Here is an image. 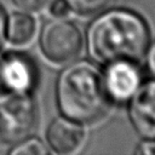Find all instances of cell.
Masks as SVG:
<instances>
[{
    "instance_id": "cell-13",
    "label": "cell",
    "mask_w": 155,
    "mask_h": 155,
    "mask_svg": "<svg viewBox=\"0 0 155 155\" xmlns=\"http://www.w3.org/2000/svg\"><path fill=\"white\" fill-rule=\"evenodd\" d=\"M47 8L53 18H65L70 13V7L65 0H52Z\"/></svg>"
},
{
    "instance_id": "cell-9",
    "label": "cell",
    "mask_w": 155,
    "mask_h": 155,
    "mask_svg": "<svg viewBox=\"0 0 155 155\" xmlns=\"http://www.w3.org/2000/svg\"><path fill=\"white\" fill-rule=\"evenodd\" d=\"M36 33V22L28 12H13L6 18V40L13 46L31 41Z\"/></svg>"
},
{
    "instance_id": "cell-11",
    "label": "cell",
    "mask_w": 155,
    "mask_h": 155,
    "mask_svg": "<svg viewBox=\"0 0 155 155\" xmlns=\"http://www.w3.org/2000/svg\"><path fill=\"white\" fill-rule=\"evenodd\" d=\"M11 155H46L48 154L45 144L38 138L27 137L25 139L13 144V147L8 150Z\"/></svg>"
},
{
    "instance_id": "cell-8",
    "label": "cell",
    "mask_w": 155,
    "mask_h": 155,
    "mask_svg": "<svg viewBox=\"0 0 155 155\" xmlns=\"http://www.w3.org/2000/svg\"><path fill=\"white\" fill-rule=\"evenodd\" d=\"M85 130L81 124L65 116L56 117L47 127L46 140L57 154L75 153L85 140Z\"/></svg>"
},
{
    "instance_id": "cell-15",
    "label": "cell",
    "mask_w": 155,
    "mask_h": 155,
    "mask_svg": "<svg viewBox=\"0 0 155 155\" xmlns=\"http://www.w3.org/2000/svg\"><path fill=\"white\" fill-rule=\"evenodd\" d=\"M138 154H155V139H144L136 150Z\"/></svg>"
},
{
    "instance_id": "cell-12",
    "label": "cell",
    "mask_w": 155,
    "mask_h": 155,
    "mask_svg": "<svg viewBox=\"0 0 155 155\" xmlns=\"http://www.w3.org/2000/svg\"><path fill=\"white\" fill-rule=\"evenodd\" d=\"M13 4L22 11L33 13V12H41L46 10L52 0H12Z\"/></svg>"
},
{
    "instance_id": "cell-7",
    "label": "cell",
    "mask_w": 155,
    "mask_h": 155,
    "mask_svg": "<svg viewBox=\"0 0 155 155\" xmlns=\"http://www.w3.org/2000/svg\"><path fill=\"white\" fill-rule=\"evenodd\" d=\"M128 117L143 139H155V79L143 81L130 98Z\"/></svg>"
},
{
    "instance_id": "cell-2",
    "label": "cell",
    "mask_w": 155,
    "mask_h": 155,
    "mask_svg": "<svg viewBox=\"0 0 155 155\" xmlns=\"http://www.w3.org/2000/svg\"><path fill=\"white\" fill-rule=\"evenodd\" d=\"M56 99L62 115L81 125L99 121L111 103L102 71L90 61L67 64L57 79Z\"/></svg>"
},
{
    "instance_id": "cell-16",
    "label": "cell",
    "mask_w": 155,
    "mask_h": 155,
    "mask_svg": "<svg viewBox=\"0 0 155 155\" xmlns=\"http://www.w3.org/2000/svg\"><path fill=\"white\" fill-rule=\"evenodd\" d=\"M6 16L4 10L0 7V47L4 44V40L6 38Z\"/></svg>"
},
{
    "instance_id": "cell-5",
    "label": "cell",
    "mask_w": 155,
    "mask_h": 155,
    "mask_svg": "<svg viewBox=\"0 0 155 155\" xmlns=\"http://www.w3.org/2000/svg\"><path fill=\"white\" fill-rule=\"evenodd\" d=\"M0 79L2 90L30 94L39 81L35 62L22 52H8L0 56Z\"/></svg>"
},
{
    "instance_id": "cell-10",
    "label": "cell",
    "mask_w": 155,
    "mask_h": 155,
    "mask_svg": "<svg viewBox=\"0 0 155 155\" xmlns=\"http://www.w3.org/2000/svg\"><path fill=\"white\" fill-rule=\"evenodd\" d=\"M70 11L80 16H93L107 7L110 0H65Z\"/></svg>"
},
{
    "instance_id": "cell-1",
    "label": "cell",
    "mask_w": 155,
    "mask_h": 155,
    "mask_svg": "<svg viewBox=\"0 0 155 155\" xmlns=\"http://www.w3.org/2000/svg\"><path fill=\"white\" fill-rule=\"evenodd\" d=\"M150 30L145 19L128 8H113L99 13L86 31L90 57L108 64L119 59L138 61L145 54Z\"/></svg>"
},
{
    "instance_id": "cell-3",
    "label": "cell",
    "mask_w": 155,
    "mask_h": 155,
    "mask_svg": "<svg viewBox=\"0 0 155 155\" xmlns=\"http://www.w3.org/2000/svg\"><path fill=\"white\" fill-rule=\"evenodd\" d=\"M38 109L30 94L0 91V144L13 145L31 134Z\"/></svg>"
},
{
    "instance_id": "cell-4",
    "label": "cell",
    "mask_w": 155,
    "mask_h": 155,
    "mask_svg": "<svg viewBox=\"0 0 155 155\" xmlns=\"http://www.w3.org/2000/svg\"><path fill=\"white\" fill-rule=\"evenodd\" d=\"M39 44L42 54L54 64H68L81 52L84 38L80 28L65 18L48 21L41 29Z\"/></svg>"
},
{
    "instance_id": "cell-14",
    "label": "cell",
    "mask_w": 155,
    "mask_h": 155,
    "mask_svg": "<svg viewBox=\"0 0 155 155\" xmlns=\"http://www.w3.org/2000/svg\"><path fill=\"white\" fill-rule=\"evenodd\" d=\"M145 67L148 73L155 79V41L148 46L145 51Z\"/></svg>"
},
{
    "instance_id": "cell-6",
    "label": "cell",
    "mask_w": 155,
    "mask_h": 155,
    "mask_svg": "<svg viewBox=\"0 0 155 155\" xmlns=\"http://www.w3.org/2000/svg\"><path fill=\"white\" fill-rule=\"evenodd\" d=\"M103 82L111 102L125 103L143 82V73L136 61L119 59L105 64Z\"/></svg>"
},
{
    "instance_id": "cell-17",
    "label": "cell",
    "mask_w": 155,
    "mask_h": 155,
    "mask_svg": "<svg viewBox=\"0 0 155 155\" xmlns=\"http://www.w3.org/2000/svg\"><path fill=\"white\" fill-rule=\"evenodd\" d=\"M0 91H2V86H1V79H0Z\"/></svg>"
}]
</instances>
